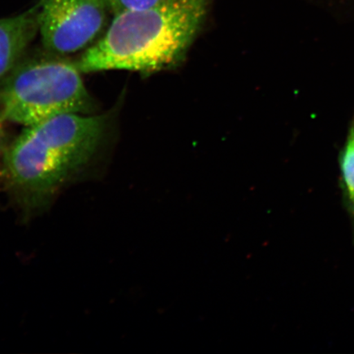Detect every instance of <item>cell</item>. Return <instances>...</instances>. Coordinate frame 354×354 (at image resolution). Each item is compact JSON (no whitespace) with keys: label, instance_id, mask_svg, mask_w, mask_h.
I'll list each match as a JSON object with an SVG mask.
<instances>
[{"label":"cell","instance_id":"6da1fadb","mask_svg":"<svg viewBox=\"0 0 354 354\" xmlns=\"http://www.w3.org/2000/svg\"><path fill=\"white\" fill-rule=\"evenodd\" d=\"M112 118V112L60 115L25 127L3 150L4 183L26 214L44 209L95 160L108 140Z\"/></svg>","mask_w":354,"mask_h":354},{"label":"cell","instance_id":"7a4b0ae2","mask_svg":"<svg viewBox=\"0 0 354 354\" xmlns=\"http://www.w3.org/2000/svg\"><path fill=\"white\" fill-rule=\"evenodd\" d=\"M207 0H171L113 16L77 61L82 73L109 70L149 74L183 61L206 15Z\"/></svg>","mask_w":354,"mask_h":354},{"label":"cell","instance_id":"3957f363","mask_svg":"<svg viewBox=\"0 0 354 354\" xmlns=\"http://www.w3.org/2000/svg\"><path fill=\"white\" fill-rule=\"evenodd\" d=\"M82 74L66 56L26 55L0 80V122L30 127L64 114H95Z\"/></svg>","mask_w":354,"mask_h":354},{"label":"cell","instance_id":"277c9868","mask_svg":"<svg viewBox=\"0 0 354 354\" xmlns=\"http://www.w3.org/2000/svg\"><path fill=\"white\" fill-rule=\"evenodd\" d=\"M37 4L44 50L61 56L92 46L112 15L106 0H38Z\"/></svg>","mask_w":354,"mask_h":354},{"label":"cell","instance_id":"5b68a950","mask_svg":"<svg viewBox=\"0 0 354 354\" xmlns=\"http://www.w3.org/2000/svg\"><path fill=\"white\" fill-rule=\"evenodd\" d=\"M38 33L37 4L20 15L0 19V80L24 59Z\"/></svg>","mask_w":354,"mask_h":354},{"label":"cell","instance_id":"8992f818","mask_svg":"<svg viewBox=\"0 0 354 354\" xmlns=\"http://www.w3.org/2000/svg\"><path fill=\"white\" fill-rule=\"evenodd\" d=\"M113 16L121 13L133 11L149 10L162 4L171 1V0H106Z\"/></svg>","mask_w":354,"mask_h":354},{"label":"cell","instance_id":"52a82bcc","mask_svg":"<svg viewBox=\"0 0 354 354\" xmlns=\"http://www.w3.org/2000/svg\"><path fill=\"white\" fill-rule=\"evenodd\" d=\"M342 167L349 196L354 201V131L351 132L342 158Z\"/></svg>","mask_w":354,"mask_h":354}]
</instances>
